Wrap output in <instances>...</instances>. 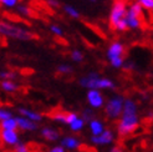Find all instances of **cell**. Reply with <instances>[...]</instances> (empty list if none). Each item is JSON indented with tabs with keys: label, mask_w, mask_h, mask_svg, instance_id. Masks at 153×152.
<instances>
[{
	"label": "cell",
	"mask_w": 153,
	"mask_h": 152,
	"mask_svg": "<svg viewBox=\"0 0 153 152\" xmlns=\"http://www.w3.org/2000/svg\"><path fill=\"white\" fill-rule=\"evenodd\" d=\"M123 112L125 113H137V106L132 100H126L123 106Z\"/></svg>",
	"instance_id": "18"
},
{
	"label": "cell",
	"mask_w": 153,
	"mask_h": 152,
	"mask_svg": "<svg viewBox=\"0 0 153 152\" xmlns=\"http://www.w3.org/2000/svg\"><path fill=\"white\" fill-rule=\"evenodd\" d=\"M125 101L126 100H123V97H121V96H114V97L110 98L105 106L106 116L110 118H117V117L122 116Z\"/></svg>",
	"instance_id": "3"
},
{
	"label": "cell",
	"mask_w": 153,
	"mask_h": 152,
	"mask_svg": "<svg viewBox=\"0 0 153 152\" xmlns=\"http://www.w3.org/2000/svg\"><path fill=\"white\" fill-rule=\"evenodd\" d=\"M71 59L74 60V61H76V63H81L83 60V54L81 51H79V50H74L71 52Z\"/></svg>",
	"instance_id": "23"
},
{
	"label": "cell",
	"mask_w": 153,
	"mask_h": 152,
	"mask_svg": "<svg viewBox=\"0 0 153 152\" xmlns=\"http://www.w3.org/2000/svg\"><path fill=\"white\" fill-rule=\"evenodd\" d=\"M49 4H50V5H55V6L57 5V3H56V1H53V0H49Z\"/></svg>",
	"instance_id": "36"
},
{
	"label": "cell",
	"mask_w": 153,
	"mask_h": 152,
	"mask_svg": "<svg viewBox=\"0 0 153 152\" xmlns=\"http://www.w3.org/2000/svg\"><path fill=\"white\" fill-rule=\"evenodd\" d=\"M122 54H123V45L121 42H113L111 44V46L107 50V57L110 59V61L114 59L122 57Z\"/></svg>",
	"instance_id": "10"
},
{
	"label": "cell",
	"mask_w": 153,
	"mask_h": 152,
	"mask_svg": "<svg viewBox=\"0 0 153 152\" xmlns=\"http://www.w3.org/2000/svg\"><path fill=\"white\" fill-rule=\"evenodd\" d=\"M140 120L137 113H122L121 120L117 124V132L121 137L128 136L136 131V128L138 127Z\"/></svg>",
	"instance_id": "1"
},
{
	"label": "cell",
	"mask_w": 153,
	"mask_h": 152,
	"mask_svg": "<svg viewBox=\"0 0 153 152\" xmlns=\"http://www.w3.org/2000/svg\"><path fill=\"white\" fill-rule=\"evenodd\" d=\"M0 1H1V4H3V5L7 6V7H13V6L16 5L18 0H0Z\"/></svg>",
	"instance_id": "31"
},
{
	"label": "cell",
	"mask_w": 153,
	"mask_h": 152,
	"mask_svg": "<svg viewBox=\"0 0 153 152\" xmlns=\"http://www.w3.org/2000/svg\"><path fill=\"white\" fill-rule=\"evenodd\" d=\"M18 121H16V117H13V118H9V120H5V121H1V130H11V131H16L18 128Z\"/></svg>",
	"instance_id": "16"
},
{
	"label": "cell",
	"mask_w": 153,
	"mask_h": 152,
	"mask_svg": "<svg viewBox=\"0 0 153 152\" xmlns=\"http://www.w3.org/2000/svg\"><path fill=\"white\" fill-rule=\"evenodd\" d=\"M141 18H142V5L140 3H134L127 10L126 20L128 26L131 29H138L141 26Z\"/></svg>",
	"instance_id": "5"
},
{
	"label": "cell",
	"mask_w": 153,
	"mask_h": 152,
	"mask_svg": "<svg viewBox=\"0 0 153 152\" xmlns=\"http://www.w3.org/2000/svg\"><path fill=\"white\" fill-rule=\"evenodd\" d=\"M9 118H13V113L10 111L4 110V109L0 110V120L5 121V120H9Z\"/></svg>",
	"instance_id": "24"
},
{
	"label": "cell",
	"mask_w": 153,
	"mask_h": 152,
	"mask_svg": "<svg viewBox=\"0 0 153 152\" xmlns=\"http://www.w3.org/2000/svg\"><path fill=\"white\" fill-rule=\"evenodd\" d=\"M18 111H19L20 115H22V117H26V118H29V120L34 121V122H40V121L42 120V116L40 115V113L35 112V111H30V110L24 109V107L18 109Z\"/></svg>",
	"instance_id": "13"
},
{
	"label": "cell",
	"mask_w": 153,
	"mask_h": 152,
	"mask_svg": "<svg viewBox=\"0 0 153 152\" xmlns=\"http://www.w3.org/2000/svg\"><path fill=\"white\" fill-rule=\"evenodd\" d=\"M18 9H19V11H20V13L25 14V15H29V14H30V11H29V9H27L26 6H19Z\"/></svg>",
	"instance_id": "34"
},
{
	"label": "cell",
	"mask_w": 153,
	"mask_h": 152,
	"mask_svg": "<svg viewBox=\"0 0 153 152\" xmlns=\"http://www.w3.org/2000/svg\"><path fill=\"white\" fill-rule=\"evenodd\" d=\"M113 139H114V136H113L112 131L105 130V132L101 133L100 136H92V137H91V142L95 143V145L101 146V145H108V143H112Z\"/></svg>",
	"instance_id": "9"
},
{
	"label": "cell",
	"mask_w": 153,
	"mask_h": 152,
	"mask_svg": "<svg viewBox=\"0 0 153 152\" xmlns=\"http://www.w3.org/2000/svg\"><path fill=\"white\" fill-rule=\"evenodd\" d=\"M61 146L65 147V148H68V150H77L81 146V142L76 137L67 136V137H64L61 140Z\"/></svg>",
	"instance_id": "12"
},
{
	"label": "cell",
	"mask_w": 153,
	"mask_h": 152,
	"mask_svg": "<svg viewBox=\"0 0 153 152\" xmlns=\"http://www.w3.org/2000/svg\"><path fill=\"white\" fill-rule=\"evenodd\" d=\"M90 130L91 132H92L94 136H100L101 133L105 132V128H103V124L101 122V121H98V120H92L90 122Z\"/></svg>",
	"instance_id": "15"
},
{
	"label": "cell",
	"mask_w": 153,
	"mask_h": 152,
	"mask_svg": "<svg viewBox=\"0 0 153 152\" xmlns=\"http://www.w3.org/2000/svg\"><path fill=\"white\" fill-rule=\"evenodd\" d=\"M1 141L7 146H16L19 141V135L16 131L11 130H1Z\"/></svg>",
	"instance_id": "8"
},
{
	"label": "cell",
	"mask_w": 153,
	"mask_h": 152,
	"mask_svg": "<svg viewBox=\"0 0 153 152\" xmlns=\"http://www.w3.org/2000/svg\"><path fill=\"white\" fill-rule=\"evenodd\" d=\"M94 111L92 110H90V109H86V110H83V112H82V120L85 121V122H91L92 120H95V117H94Z\"/></svg>",
	"instance_id": "20"
},
{
	"label": "cell",
	"mask_w": 153,
	"mask_h": 152,
	"mask_svg": "<svg viewBox=\"0 0 153 152\" xmlns=\"http://www.w3.org/2000/svg\"><path fill=\"white\" fill-rule=\"evenodd\" d=\"M57 71H59V72L67 74V72H71V71H72V69H71V66H70V65L64 64V65H60V66L57 67Z\"/></svg>",
	"instance_id": "28"
},
{
	"label": "cell",
	"mask_w": 153,
	"mask_h": 152,
	"mask_svg": "<svg viewBox=\"0 0 153 152\" xmlns=\"http://www.w3.org/2000/svg\"><path fill=\"white\" fill-rule=\"evenodd\" d=\"M127 15L126 9V3L123 0H116L114 4L112 5L111 14H110V25L111 28H114L121 20H123Z\"/></svg>",
	"instance_id": "4"
},
{
	"label": "cell",
	"mask_w": 153,
	"mask_h": 152,
	"mask_svg": "<svg viewBox=\"0 0 153 152\" xmlns=\"http://www.w3.org/2000/svg\"><path fill=\"white\" fill-rule=\"evenodd\" d=\"M49 152H65V147H62V146H55V147H52Z\"/></svg>",
	"instance_id": "33"
},
{
	"label": "cell",
	"mask_w": 153,
	"mask_h": 152,
	"mask_svg": "<svg viewBox=\"0 0 153 152\" xmlns=\"http://www.w3.org/2000/svg\"><path fill=\"white\" fill-rule=\"evenodd\" d=\"M110 152H125V151H123V148H122L121 146H113Z\"/></svg>",
	"instance_id": "35"
},
{
	"label": "cell",
	"mask_w": 153,
	"mask_h": 152,
	"mask_svg": "<svg viewBox=\"0 0 153 152\" xmlns=\"http://www.w3.org/2000/svg\"><path fill=\"white\" fill-rule=\"evenodd\" d=\"M79 118L77 116V113H75V112H67V116H66V124L67 125H71L74 121H76Z\"/></svg>",
	"instance_id": "25"
},
{
	"label": "cell",
	"mask_w": 153,
	"mask_h": 152,
	"mask_svg": "<svg viewBox=\"0 0 153 152\" xmlns=\"http://www.w3.org/2000/svg\"><path fill=\"white\" fill-rule=\"evenodd\" d=\"M16 121H18L19 128H20V130H22V131H35L37 128V125L34 122V121L29 120L26 117L19 116V117H16Z\"/></svg>",
	"instance_id": "11"
},
{
	"label": "cell",
	"mask_w": 153,
	"mask_h": 152,
	"mask_svg": "<svg viewBox=\"0 0 153 152\" xmlns=\"http://www.w3.org/2000/svg\"><path fill=\"white\" fill-rule=\"evenodd\" d=\"M87 101L91 107L100 109L103 106V97L98 90H90L87 92Z\"/></svg>",
	"instance_id": "7"
},
{
	"label": "cell",
	"mask_w": 153,
	"mask_h": 152,
	"mask_svg": "<svg viewBox=\"0 0 153 152\" xmlns=\"http://www.w3.org/2000/svg\"><path fill=\"white\" fill-rule=\"evenodd\" d=\"M41 136L45 140H48V141H56L60 137V133L56 130H53V128L44 127L41 130Z\"/></svg>",
	"instance_id": "14"
},
{
	"label": "cell",
	"mask_w": 153,
	"mask_h": 152,
	"mask_svg": "<svg viewBox=\"0 0 153 152\" xmlns=\"http://www.w3.org/2000/svg\"><path fill=\"white\" fill-rule=\"evenodd\" d=\"M100 80L101 77L98 76L97 74L92 72V74H88L87 76H83L80 80V85L90 89V90H98V85H100Z\"/></svg>",
	"instance_id": "6"
},
{
	"label": "cell",
	"mask_w": 153,
	"mask_h": 152,
	"mask_svg": "<svg viewBox=\"0 0 153 152\" xmlns=\"http://www.w3.org/2000/svg\"><path fill=\"white\" fill-rule=\"evenodd\" d=\"M1 89L6 92H14V91L18 90V85L14 83L13 81H9V80H4L1 82Z\"/></svg>",
	"instance_id": "17"
},
{
	"label": "cell",
	"mask_w": 153,
	"mask_h": 152,
	"mask_svg": "<svg viewBox=\"0 0 153 152\" xmlns=\"http://www.w3.org/2000/svg\"><path fill=\"white\" fill-rule=\"evenodd\" d=\"M50 30H51L53 34H56V35H59V36L62 35V30H61L59 26H56V25H52V26L50 28Z\"/></svg>",
	"instance_id": "32"
},
{
	"label": "cell",
	"mask_w": 153,
	"mask_h": 152,
	"mask_svg": "<svg viewBox=\"0 0 153 152\" xmlns=\"http://www.w3.org/2000/svg\"><path fill=\"white\" fill-rule=\"evenodd\" d=\"M111 65L113 66V67H122L123 66V57H118V59H114V60H112L111 61Z\"/></svg>",
	"instance_id": "29"
},
{
	"label": "cell",
	"mask_w": 153,
	"mask_h": 152,
	"mask_svg": "<svg viewBox=\"0 0 153 152\" xmlns=\"http://www.w3.org/2000/svg\"><path fill=\"white\" fill-rule=\"evenodd\" d=\"M64 10L70 15V16H72V18H80V14H79V11L75 9V7H72V6H70V5H65L64 6Z\"/></svg>",
	"instance_id": "22"
},
{
	"label": "cell",
	"mask_w": 153,
	"mask_h": 152,
	"mask_svg": "<svg viewBox=\"0 0 153 152\" xmlns=\"http://www.w3.org/2000/svg\"><path fill=\"white\" fill-rule=\"evenodd\" d=\"M91 1H95V0H91Z\"/></svg>",
	"instance_id": "37"
},
{
	"label": "cell",
	"mask_w": 153,
	"mask_h": 152,
	"mask_svg": "<svg viewBox=\"0 0 153 152\" xmlns=\"http://www.w3.org/2000/svg\"><path fill=\"white\" fill-rule=\"evenodd\" d=\"M138 3L143 7H146V9L153 11V0H138Z\"/></svg>",
	"instance_id": "26"
},
{
	"label": "cell",
	"mask_w": 153,
	"mask_h": 152,
	"mask_svg": "<svg viewBox=\"0 0 153 152\" xmlns=\"http://www.w3.org/2000/svg\"><path fill=\"white\" fill-rule=\"evenodd\" d=\"M14 152H29V150H27L25 143L19 142L16 146H14Z\"/></svg>",
	"instance_id": "27"
},
{
	"label": "cell",
	"mask_w": 153,
	"mask_h": 152,
	"mask_svg": "<svg viewBox=\"0 0 153 152\" xmlns=\"http://www.w3.org/2000/svg\"><path fill=\"white\" fill-rule=\"evenodd\" d=\"M0 76H1V79H3V81H4V80H10V79H14V77H15V74H14V72L3 71L1 74H0Z\"/></svg>",
	"instance_id": "30"
},
{
	"label": "cell",
	"mask_w": 153,
	"mask_h": 152,
	"mask_svg": "<svg viewBox=\"0 0 153 152\" xmlns=\"http://www.w3.org/2000/svg\"><path fill=\"white\" fill-rule=\"evenodd\" d=\"M66 116H67V112H64V111H59V112H52L50 117L52 120L57 121V122H62V124H66Z\"/></svg>",
	"instance_id": "19"
},
{
	"label": "cell",
	"mask_w": 153,
	"mask_h": 152,
	"mask_svg": "<svg viewBox=\"0 0 153 152\" xmlns=\"http://www.w3.org/2000/svg\"><path fill=\"white\" fill-rule=\"evenodd\" d=\"M83 125H85V121H83L82 118H77V120L74 121V122L70 125V127H71L72 131H80L81 128L83 127Z\"/></svg>",
	"instance_id": "21"
},
{
	"label": "cell",
	"mask_w": 153,
	"mask_h": 152,
	"mask_svg": "<svg viewBox=\"0 0 153 152\" xmlns=\"http://www.w3.org/2000/svg\"><path fill=\"white\" fill-rule=\"evenodd\" d=\"M0 33L7 37H14V39L19 40H31L34 37V34L29 33L27 30L18 28L5 21H1V24H0Z\"/></svg>",
	"instance_id": "2"
}]
</instances>
